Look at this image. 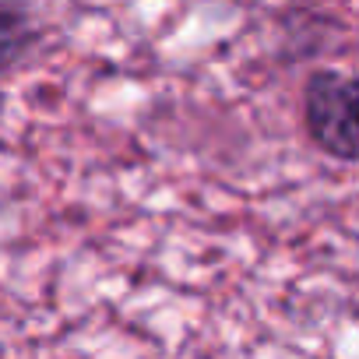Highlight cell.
<instances>
[{
	"label": "cell",
	"instance_id": "cell-1",
	"mask_svg": "<svg viewBox=\"0 0 359 359\" xmlns=\"http://www.w3.org/2000/svg\"><path fill=\"white\" fill-rule=\"evenodd\" d=\"M299 113L317 151L338 162H359V74L331 67L306 74Z\"/></svg>",
	"mask_w": 359,
	"mask_h": 359
},
{
	"label": "cell",
	"instance_id": "cell-2",
	"mask_svg": "<svg viewBox=\"0 0 359 359\" xmlns=\"http://www.w3.org/2000/svg\"><path fill=\"white\" fill-rule=\"evenodd\" d=\"M36 43L39 29L32 22V11L22 4H0V74L18 67Z\"/></svg>",
	"mask_w": 359,
	"mask_h": 359
}]
</instances>
